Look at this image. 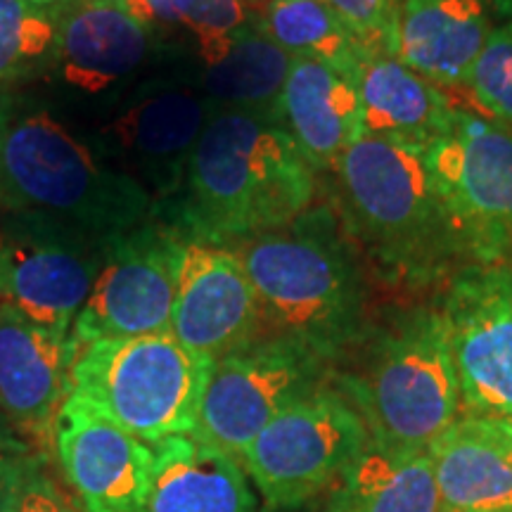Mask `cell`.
<instances>
[{"mask_svg": "<svg viewBox=\"0 0 512 512\" xmlns=\"http://www.w3.org/2000/svg\"><path fill=\"white\" fill-rule=\"evenodd\" d=\"M252 22L242 0H197L188 34L195 38L204 67L219 62L242 27Z\"/></svg>", "mask_w": 512, "mask_h": 512, "instance_id": "29", "label": "cell"}, {"mask_svg": "<svg viewBox=\"0 0 512 512\" xmlns=\"http://www.w3.org/2000/svg\"><path fill=\"white\" fill-rule=\"evenodd\" d=\"M211 370L171 332L100 339L76 356L72 396L145 441L192 434Z\"/></svg>", "mask_w": 512, "mask_h": 512, "instance_id": "6", "label": "cell"}, {"mask_svg": "<svg viewBox=\"0 0 512 512\" xmlns=\"http://www.w3.org/2000/svg\"><path fill=\"white\" fill-rule=\"evenodd\" d=\"M171 335L211 363L259 337L254 287L233 249L183 238Z\"/></svg>", "mask_w": 512, "mask_h": 512, "instance_id": "15", "label": "cell"}, {"mask_svg": "<svg viewBox=\"0 0 512 512\" xmlns=\"http://www.w3.org/2000/svg\"><path fill=\"white\" fill-rule=\"evenodd\" d=\"M368 444L361 413L330 380L268 422L242 456V470L268 510H290L342 482Z\"/></svg>", "mask_w": 512, "mask_h": 512, "instance_id": "7", "label": "cell"}, {"mask_svg": "<svg viewBox=\"0 0 512 512\" xmlns=\"http://www.w3.org/2000/svg\"><path fill=\"white\" fill-rule=\"evenodd\" d=\"M494 422H496L498 434H501L505 453H508V458L512 463V420L510 418H494Z\"/></svg>", "mask_w": 512, "mask_h": 512, "instance_id": "34", "label": "cell"}, {"mask_svg": "<svg viewBox=\"0 0 512 512\" xmlns=\"http://www.w3.org/2000/svg\"><path fill=\"white\" fill-rule=\"evenodd\" d=\"M427 453L441 512H512V463L494 418H458Z\"/></svg>", "mask_w": 512, "mask_h": 512, "instance_id": "22", "label": "cell"}, {"mask_svg": "<svg viewBox=\"0 0 512 512\" xmlns=\"http://www.w3.org/2000/svg\"><path fill=\"white\" fill-rule=\"evenodd\" d=\"M43 472V458L36 451L0 453V512H15Z\"/></svg>", "mask_w": 512, "mask_h": 512, "instance_id": "30", "label": "cell"}, {"mask_svg": "<svg viewBox=\"0 0 512 512\" xmlns=\"http://www.w3.org/2000/svg\"><path fill=\"white\" fill-rule=\"evenodd\" d=\"M254 22L287 55L323 62L349 79L370 55L325 0H273Z\"/></svg>", "mask_w": 512, "mask_h": 512, "instance_id": "25", "label": "cell"}, {"mask_svg": "<svg viewBox=\"0 0 512 512\" xmlns=\"http://www.w3.org/2000/svg\"><path fill=\"white\" fill-rule=\"evenodd\" d=\"M5 451H34V446L17 432L8 415L0 411V453Z\"/></svg>", "mask_w": 512, "mask_h": 512, "instance_id": "33", "label": "cell"}, {"mask_svg": "<svg viewBox=\"0 0 512 512\" xmlns=\"http://www.w3.org/2000/svg\"><path fill=\"white\" fill-rule=\"evenodd\" d=\"M55 453L83 512H145L152 446L69 394L55 420Z\"/></svg>", "mask_w": 512, "mask_h": 512, "instance_id": "16", "label": "cell"}, {"mask_svg": "<svg viewBox=\"0 0 512 512\" xmlns=\"http://www.w3.org/2000/svg\"><path fill=\"white\" fill-rule=\"evenodd\" d=\"M197 0H126L133 15L164 38L176 29L188 31Z\"/></svg>", "mask_w": 512, "mask_h": 512, "instance_id": "31", "label": "cell"}, {"mask_svg": "<svg viewBox=\"0 0 512 512\" xmlns=\"http://www.w3.org/2000/svg\"><path fill=\"white\" fill-rule=\"evenodd\" d=\"M332 368L283 339L256 337L211 363L195 437L240 460L268 422L328 384Z\"/></svg>", "mask_w": 512, "mask_h": 512, "instance_id": "10", "label": "cell"}, {"mask_svg": "<svg viewBox=\"0 0 512 512\" xmlns=\"http://www.w3.org/2000/svg\"><path fill=\"white\" fill-rule=\"evenodd\" d=\"M354 83L361 98L366 136L425 150L446 131L456 112L446 91L389 53L363 57Z\"/></svg>", "mask_w": 512, "mask_h": 512, "instance_id": "21", "label": "cell"}, {"mask_svg": "<svg viewBox=\"0 0 512 512\" xmlns=\"http://www.w3.org/2000/svg\"><path fill=\"white\" fill-rule=\"evenodd\" d=\"M498 15H512V0H491Z\"/></svg>", "mask_w": 512, "mask_h": 512, "instance_id": "36", "label": "cell"}, {"mask_svg": "<svg viewBox=\"0 0 512 512\" xmlns=\"http://www.w3.org/2000/svg\"><path fill=\"white\" fill-rule=\"evenodd\" d=\"M425 162L467 264L510 261L512 128L456 107Z\"/></svg>", "mask_w": 512, "mask_h": 512, "instance_id": "8", "label": "cell"}, {"mask_svg": "<svg viewBox=\"0 0 512 512\" xmlns=\"http://www.w3.org/2000/svg\"><path fill=\"white\" fill-rule=\"evenodd\" d=\"M437 309L465 411L512 420V261L460 266Z\"/></svg>", "mask_w": 512, "mask_h": 512, "instance_id": "13", "label": "cell"}, {"mask_svg": "<svg viewBox=\"0 0 512 512\" xmlns=\"http://www.w3.org/2000/svg\"><path fill=\"white\" fill-rule=\"evenodd\" d=\"M275 119L316 174L330 171L339 155L363 136L361 98L354 79L306 57H292Z\"/></svg>", "mask_w": 512, "mask_h": 512, "instance_id": "18", "label": "cell"}, {"mask_svg": "<svg viewBox=\"0 0 512 512\" xmlns=\"http://www.w3.org/2000/svg\"><path fill=\"white\" fill-rule=\"evenodd\" d=\"M366 53L396 55L401 0H325Z\"/></svg>", "mask_w": 512, "mask_h": 512, "instance_id": "28", "label": "cell"}, {"mask_svg": "<svg viewBox=\"0 0 512 512\" xmlns=\"http://www.w3.org/2000/svg\"><path fill=\"white\" fill-rule=\"evenodd\" d=\"M491 10V0H401L396 57L441 91L467 88Z\"/></svg>", "mask_w": 512, "mask_h": 512, "instance_id": "19", "label": "cell"}, {"mask_svg": "<svg viewBox=\"0 0 512 512\" xmlns=\"http://www.w3.org/2000/svg\"><path fill=\"white\" fill-rule=\"evenodd\" d=\"M164 50V38L126 0H74L46 81L72 105L112 110Z\"/></svg>", "mask_w": 512, "mask_h": 512, "instance_id": "14", "label": "cell"}, {"mask_svg": "<svg viewBox=\"0 0 512 512\" xmlns=\"http://www.w3.org/2000/svg\"><path fill=\"white\" fill-rule=\"evenodd\" d=\"M15 512H76L72 501L53 484L46 472L29 486Z\"/></svg>", "mask_w": 512, "mask_h": 512, "instance_id": "32", "label": "cell"}, {"mask_svg": "<svg viewBox=\"0 0 512 512\" xmlns=\"http://www.w3.org/2000/svg\"><path fill=\"white\" fill-rule=\"evenodd\" d=\"M79 351L72 335L0 304V411L31 446L53 444Z\"/></svg>", "mask_w": 512, "mask_h": 512, "instance_id": "17", "label": "cell"}, {"mask_svg": "<svg viewBox=\"0 0 512 512\" xmlns=\"http://www.w3.org/2000/svg\"><path fill=\"white\" fill-rule=\"evenodd\" d=\"M110 240L38 216L0 223V304L50 330L72 335Z\"/></svg>", "mask_w": 512, "mask_h": 512, "instance_id": "11", "label": "cell"}, {"mask_svg": "<svg viewBox=\"0 0 512 512\" xmlns=\"http://www.w3.org/2000/svg\"><path fill=\"white\" fill-rule=\"evenodd\" d=\"M259 306V337L283 339L332 368L368 330L361 266L330 209L230 247Z\"/></svg>", "mask_w": 512, "mask_h": 512, "instance_id": "3", "label": "cell"}, {"mask_svg": "<svg viewBox=\"0 0 512 512\" xmlns=\"http://www.w3.org/2000/svg\"><path fill=\"white\" fill-rule=\"evenodd\" d=\"M181 247V235L157 219L112 238L72 325L79 349L100 339L171 332Z\"/></svg>", "mask_w": 512, "mask_h": 512, "instance_id": "12", "label": "cell"}, {"mask_svg": "<svg viewBox=\"0 0 512 512\" xmlns=\"http://www.w3.org/2000/svg\"><path fill=\"white\" fill-rule=\"evenodd\" d=\"M93 138L105 157L143 185L157 214L181 190L190 155L216 110L200 83L178 74H147L121 98Z\"/></svg>", "mask_w": 512, "mask_h": 512, "instance_id": "9", "label": "cell"}, {"mask_svg": "<svg viewBox=\"0 0 512 512\" xmlns=\"http://www.w3.org/2000/svg\"><path fill=\"white\" fill-rule=\"evenodd\" d=\"M467 91L486 119L512 128V22L496 27L472 67Z\"/></svg>", "mask_w": 512, "mask_h": 512, "instance_id": "27", "label": "cell"}, {"mask_svg": "<svg viewBox=\"0 0 512 512\" xmlns=\"http://www.w3.org/2000/svg\"><path fill=\"white\" fill-rule=\"evenodd\" d=\"M316 171L273 114L216 110L166 216L185 240L233 247L302 219Z\"/></svg>", "mask_w": 512, "mask_h": 512, "instance_id": "1", "label": "cell"}, {"mask_svg": "<svg viewBox=\"0 0 512 512\" xmlns=\"http://www.w3.org/2000/svg\"><path fill=\"white\" fill-rule=\"evenodd\" d=\"M152 446V475L145 512H252L240 460L181 434Z\"/></svg>", "mask_w": 512, "mask_h": 512, "instance_id": "20", "label": "cell"}, {"mask_svg": "<svg viewBox=\"0 0 512 512\" xmlns=\"http://www.w3.org/2000/svg\"><path fill=\"white\" fill-rule=\"evenodd\" d=\"M330 512H441L430 453H394L370 441L337 484Z\"/></svg>", "mask_w": 512, "mask_h": 512, "instance_id": "23", "label": "cell"}, {"mask_svg": "<svg viewBox=\"0 0 512 512\" xmlns=\"http://www.w3.org/2000/svg\"><path fill=\"white\" fill-rule=\"evenodd\" d=\"M292 67V55L275 46L254 17L235 34L219 62L207 64L200 88L214 110H245L273 114Z\"/></svg>", "mask_w": 512, "mask_h": 512, "instance_id": "24", "label": "cell"}, {"mask_svg": "<svg viewBox=\"0 0 512 512\" xmlns=\"http://www.w3.org/2000/svg\"><path fill=\"white\" fill-rule=\"evenodd\" d=\"M330 171L344 228L387 280L422 287L463 259L422 147L363 133Z\"/></svg>", "mask_w": 512, "mask_h": 512, "instance_id": "4", "label": "cell"}, {"mask_svg": "<svg viewBox=\"0 0 512 512\" xmlns=\"http://www.w3.org/2000/svg\"><path fill=\"white\" fill-rule=\"evenodd\" d=\"M0 209L102 240L157 219L150 192L105 157L93 133L8 88L0 93Z\"/></svg>", "mask_w": 512, "mask_h": 512, "instance_id": "2", "label": "cell"}, {"mask_svg": "<svg viewBox=\"0 0 512 512\" xmlns=\"http://www.w3.org/2000/svg\"><path fill=\"white\" fill-rule=\"evenodd\" d=\"M349 373L332 384L354 403L384 451L427 453L460 411V387L437 306H408L368 323Z\"/></svg>", "mask_w": 512, "mask_h": 512, "instance_id": "5", "label": "cell"}, {"mask_svg": "<svg viewBox=\"0 0 512 512\" xmlns=\"http://www.w3.org/2000/svg\"><path fill=\"white\" fill-rule=\"evenodd\" d=\"M5 91V88H0V93H3Z\"/></svg>", "mask_w": 512, "mask_h": 512, "instance_id": "37", "label": "cell"}, {"mask_svg": "<svg viewBox=\"0 0 512 512\" xmlns=\"http://www.w3.org/2000/svg\"><path fill=\"white\" fill-rule=\"evenodd\" d=\"M271 3H273V0H242V5H245V8L252 12V17L261 15V12H264Z\"/></svg>", "mask_w": 512, "mask_h": 512, "instance_id": "35", "label": "cell"}, {"mask_svg": "<svg viewBox=\"0 0 512 512\" xmlns=\"http://www.w3.org/2000/svg\"><path fill=\"white\" fill-rule=\"evenodd\" d=\"M74 0H0V88L48 79Z\"/></svg>", "mask_w": 512, "mask_h": 512, "instance_id": "26", "label": "cell"}]
</instances>
